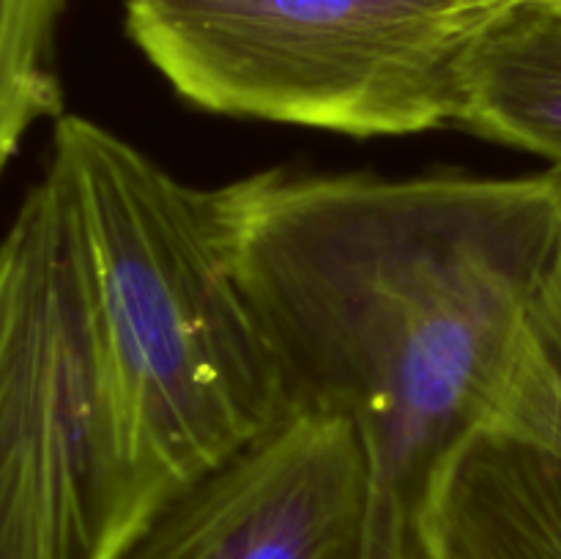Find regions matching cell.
<instances>
[{
    "label": "cell",
    "instance_id": "obj_1",
    "mask_svg": "<svg viewBox=\"0 0 561 559\" xmlns=\"http://www.w3.org/2000/svg\"><path fill=\"white\" fill-rule=\"evenodd\" d=\"M214 197L288 411L359 436L370 559H431L427 491L491 420L561 239V170H263Z\"/></svg>",
    "mask_w": 561,
    "mask_h": 559
},
{
    "label": "cell",
    "instance_id": "obj_2",
    "mask_svg": "<svg viewBox=\"0 0 561 559\" xmlns=\"http://www.w3.org/2000/svg\"><path fill=\"white\" fill-rule=\"evenodd\" d=\"M47 164L69 192L85 252L137 537L288 403L214 190L175 179L82 115L55 121Z\"/></svg>",
    "mask_w": 561,
    "mask_h": 559
},
{
    "label": "cell",
    "instance_id": "obj_3",
    "mask_svg": "<svg viewBox=\"0 0 561 559\" xmlns=\"http://www.w3.org/2000/svg\"><path fill=\"white\" fill-rule=\"evenodd\" d=\"M524 0H124L197 110L348 137L455 126L471 49Z\"/></svg>",
    "mask_w": 561,
    "mask_h": 559
},
{
    "label": "cell",
    "instance_id": "obj_4",
    "mask_svg": "<svg viewBox=\"0 0 561 559\" xmlns=\"http://www.w3.org/2000/svg\"><path fill=\"white\" fill-rule=\"evenodd\" d=\"M131 540L113 373L47 164L0 239V559H118Z\"/></svg>",
    "mask_w": 561,
    "mask_h": 559
},
{
    "label": "cell",
    "instance_id": "obj_5",
    "mask_svg": "<svg viewBox=\"0 0 561 559\" xmlns=\"http://www.w3.org/2000/svg\"><path fill=\"white\" fill-rule=\"evenodd\" d=\"M118 559H370L354 425L288 411L170 499Z\"/></svg>",
    "mask_w": 561,
    "mask_h": 559
},
{
    "label": "cell",
    "instance_id": "obj_6",
    "mask_svg": "<svg viewBox=\"0 0 561 559\" xmlns=\"http://www.w3.org/2000/svg\"><path fill=\"white\" fill-rule=\"evenodd\" d=\"M422 540L431 559H561V447L477 427L433 477Z\"/></svg>",
    "mask_w": 561,
    "mask_h": 559
},
{
    "label": "cell",
    "instance_id": "obj_7",
    "mask_svg": "<svg viewBox=\"0 0 561 559\" xmlns=\"http://www.w3.org/2000/svg\"><path fill=\"white\" fill-rule=\"evenodd\" d=\"M455 126L561 170V0H524L471 49Z\"/></svg>",
    "mask_w": 561,
    "mask_h": 559
},
{
    "label": "cell",
    "instance_id": "obj_8",
    "mask_svg": "<svg viewBox=\"0 0 561 559\" xmlns=\"http://www.w3.org/2000/svg\"><path fill=\"white\" fill-rule=\"evenodd\" d=\"M69 0H0V175L27 132L64 115L58 27Z\"/></svg>",
    "mask_w": 561,
    "mask_h": 559
},
{
    "label": "cell",
    "instance_id": "obj_9",
    "mask_svg": "<svg viewBox=\"0 0 561 559\" xmlns=\"http://www.w3.org/2000/svg\"><path fill=\"white\" fill-rule=\"evenodd\" d=\"M491 427L561 447V239L526 307Z\"/></svg>",
    "mask_w": 561,
    "mask_h": 559
}]
</instances>
